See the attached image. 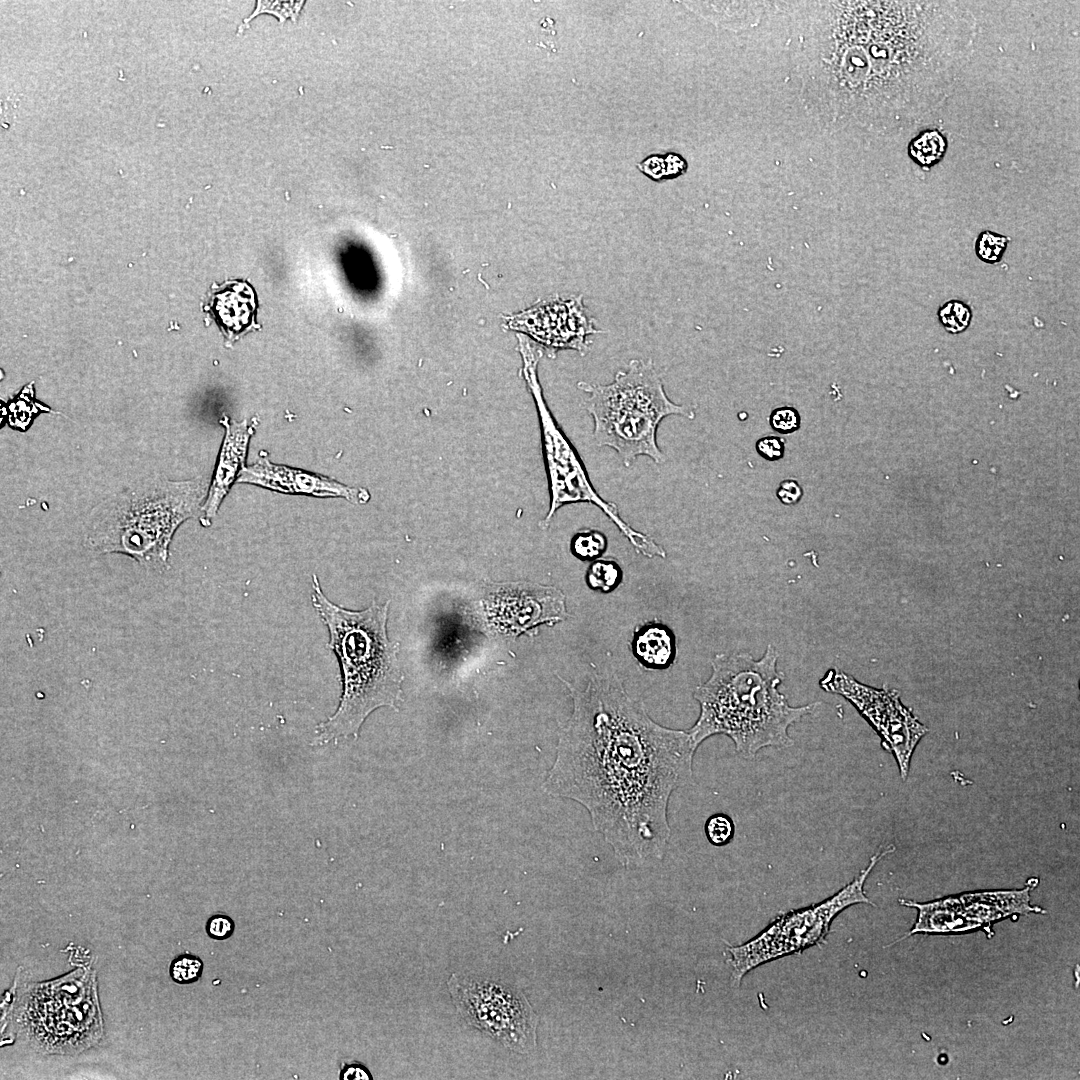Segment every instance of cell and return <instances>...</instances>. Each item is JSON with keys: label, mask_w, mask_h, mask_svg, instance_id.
Listing matches in <instances>:
<instances>
[{"label": "cell", "mask_w": 1080, "mask_h": 1080, "mask_svg": "<svg viewBox=\"0 0 1080 1080\" xmlns=\"http://www.w3.org/2000/svg\"><path fill=\"white\" fill-rule=\"evenodd\" d=\"M519 341L523 376L537 406L550 491V508L540 524L541 528L549 526L555 512L563 505L587 502L600 508L638 553L648 558H665V550L653 538L633 529L621 518L618 507L602 499L596 492L580 456L545 403L537 377L540 353L523 338Z\"/></svg>", "instance_id": "cell-7"}, {"label": "cell", "mask_w": 1080, "mask_h": 1080, "mask_svg": "<svg viewBox=\"0 0 1080 1080\" xmlns=\"http://www.w3.org/2000/svg\"><path fill=\"white\" fill-rule=\"evenodd\" d=\"M899 903L917 909L918 918L911 931L896 942L916 933H965L981 927L965 913L959 896L927 903L900 899Z\"/></svg>", "instance_id": "cell-16"}, {"label": "cell", "mask_w": 1080, "mask_h": 1080, "mask_svg": "<svg viewBox=\"0 0 1080 1080\" xmlns=\"http://www.w3.org/2000/svg\"><path fill=\"white\" fill-rule=\"evenodd\" d=\"M687 9L714 25L737 31L759 21L764 3L724 1H681Z\"/></svg>", "instance_id": "cell-18"}, {"label": "cell", "mask_w": 1080, "mask_h": 1080, "mask_svg": "<svg viewBox=\"0 0 1080 1080\" xmlns=\"http://www.w3.org/2000/svg\"><path fill=\"white\" fill-rule=\"evenodd\" d=\"M631 649L640 665L647 669L668 668L676 657V639L672 630L657 621L636 627Z\"/></svg>", "instance_id": "cell-17"}, {"label": "cell", "mask_w": 1080, "mask_h": 1080, "mask_svg": "<svg viewBox=\"0 0 1080 1080\" xmlns=\"http://www.w3.org/2000/svg\"><path fill=\"white\" fill-rule=\"evenodd\" d=\"M235 931L234 920L226 914H214L205 924V932L212 940H227Z\"/></svg>", "instance_id": "cell-28"}, {"label": "cell", "mask_w": 1080, "mask_h": 1080, "mask_svg": "<svg viewBox=\"0 0 1080 1080\" xmlns=\"http://www.w3.org/2000/svg\"><path fill=\"white\" fill-rule=\"evenodd\" d=\"M607 548L605 535L594 529L582 530L574 535L570 549L580 560L589 561L601 558Z\"/></svg>", "instance_id": "cell-22"}, {"label": "cell", "mask_w": 1080, "mask_h": 1080, "mask_svg": "<svg viewBox=\"0 0 1080 1080\" xmlns=\"http://www.w3.org/2000/svg\"><path fill=\"white\" fill-rule=\"evenodd\" d=\"M589 396L584 407L594 422L593 437L600 447L613 448L629 467L641 455L656 463L665 458L657 444V429L669 415L695 417L692 409L672 402L651 359H633L608 385L579 382Z\"/></svg>", "instance_id": "cell-6"}, {"label": "cell", "mask_w": 1080, "mask_h": 1080, "mask_svg": "<svg viewBox=\"0 0 1080 1080\" xmlns=\"http://www.w3.org/2000/svg\"><path fill=\"white\" fill-rule=\"evenodd\" d=\"M757 453L767 461H778L784 457L785 442L776 436H766L756 442Z\"/></svg>", "instance_id": "cell-29"}, {"label": "cell", "mask_w": 1080, "mask_h": 1080, "mask_svg": "<svg viewBox=\"0 0 1080 1080\" xmlns=\"http://www.w3.org/2000/svg\"><path fill=\"white\" fill-rule=\"evenodd\" d=\"M623 572L619 564L608 558H598L586 571V583L589 588L602 593H609L622 582Z\"/></svg>", "instance_id": "cell-20"}, {"label": "cell", "mask_w": 1080, "mask_h": 1080, "mask_svg": "<svg viewBox=\"0 0 1080 1080\" xmlns=\"http://www.w3.org/2000/svg\"><path fill=\"white\" fill-rule=\"evenodd\" d=\"M638 170L655 182L665 181L664 155L653 154L637 163Z\"/></svg>", "instance_id": "cell-30"}, {"label": "cell", "mask_w": 1080, "mask_h": 1080, "mask_svg": "<svg viewBox=\"0 0 1080 1080\" xmlns=\"http://www.w3.org/2000/svg\"><path fill=\"white\" fill-rule=\"evenodd\" d=\"M1009 242L1005 235L984 230L976 238L974 251L980 261L993 265L1002 260Z\"/></svg>", "instance_id": "cell-23"}, {"label": "cell", "mask_w": 1080, "mask_h": 1080, "mask_svg": "<svg viewBox=\"0 0 1080 1080\" xmlns=\"http://www.w3.org/2000/svg\"><path fill=\"white\" fill-rule=\"evenodd\" d=\"M202 481L154 479L107 498L85 522L84 544L93 552L122 553L153 571L168 567L177 528L196 515Z\"/></svg>", "instance_id": "cell-5"}, {"label": "cell", "mask_w": 1080, "mask_h": 1080, "mask_svg": "<svg viewBox=\"0 0 1080 1080\" xmlns=\"http://www.w3.org/2000/svg\"><path fill=\"white\" fill-rule=\"evenodd\" d=\"M220 422L225 426L226 432L208 496L201 508L203 525L210 524L233 482L238 479V474L244 468L250 437L254 432L246 420L236 422L224 416Z\"/></svg>", "instance_id": "cell-14"}, {"label": "cell", "mask_w": 1080, "mask_h": 1080, "mask_svg": "<svg viewBox=\"0 0 1080 1080\" xmlns=\"http://www.w3.org/2000/svg\"><path fill=\"white\" fill-rule=\"evenodd\" d=\"M486 608L493 625L509 636L529 633L541 624L553 625L568 617L561 590L530 582L496 586L486 600Z\"/></svg>", "instance_id": "cell-11"}, {"label": "cell", "mask_w": 1080, "mask_h": 1080, "mask_svg": "<svg viewBox=\"0 0 1080 1080\" xmlns=\"http://www.w3.org/2000/svg\"><path fill=\"white\" fill-rule=\"evenodd\" d=\"M665 162V180L675 179L686 173L688 164L687 161L675 152H669L664 155Z\"/></svg>", "instance_id": "cell-32"}, {"label": "cell", "mask_w": 1080, "mask_h": 1080, "mask_svg": "<svg viewBox=\"0 0 1080 1080\" xmlns=\"http://www.w3.org/2000/svg\"><path fill=\"white\" fill-rule=\"evenodd\" d=\"M769 423L774 431L781 434H790L800 428L801 417L794 407L783 406L771 412Z\"/></svg>", "instance_id": "cell-27"}, {"label": "cell", "mask_w": 1080, "mask_h": 1080, "mask_svg": "<svg viewBox=\"0 0 1080 1080\" xmlns=\"http://www.w3.org/2000/svg\"><path fill=\"white\" fill-rule=\"evenodd\" d=\"M894 850L895 847L889 845L873 855L868 866L852 882L829 898L780 914L756 937L744 944L729 946L732 983L739 986L742 978L756 967L824 943L832 921L846 908L860 903L875 906L864 892L865 881L876 864Z\"/></svg>", "instance_id": "cell-8"}, {"label": "cell", "mask_w": 1080, "mask_h": 1080, "mask_svg": "<svg viewBox=\"0 0 1080 1080\" xmlns=\"http://www.w3.org/2000/svg\"><path fill=\"white\" fill-rule=\"evenodd\" d=\"M340 1080H372L369 1069L359 1062L344 1064L339 1073Z\"/></svg>", "instance_id": "cell-33"}, {"label": "cell", "mask_w": 1080, "mask_h": 1080, "mask_svg": "<svg viewBox=\"0 0 1080 1080\" xmlns=\"http://www.w3.org/2000/svg\"><path fill=\"white\" fill-rule=\"evenodd\" d=\"M937 317L946 332L960 334L970 327L973 312L971 307L964 301L952 299L939 307Z\"/></svg>", "instance_id": "cell-21"}, {"label": "cell", "mask_w": 1080, "mask_h": 1080, "mask_svg": "<svg viewBox=\"0 0 1080 1080\" xmlns=\"http://www.w3.org/2000/svg\"><path fill=\"white\" fill-rule=\"evenodd\" d=\"M204 963L194 954L184 953L176 956L170 963L169 975L173 982L187 985L197 982L203 973Z\"/></svg>", "instance_id": "cell-24"}, {"label": "cell", "mask_w": 1080, "mask_h": 1080, "mask_svg": "<svg viewBox=\"0 0 1080 1080\" xmlns=\"http://www.w3.org/2000/svg\"><path fill=\"white\" fill-rule=\"evenodd\" d=\"M704 829L708 841L714 846H724L730 843L735 833L732 819L722 813L710 816L705 822Z\"/></svg>", "instance_id": "cell-25"}, {"label": "cell", "mask_w": 1080, "mask_h": 1080, "mask_svg": "<svg viewBox=\"0 0 1080 1080\" xmlns=\"http://www.w3.org/2000/svg\"><path fill=\"white\" fill-rule=\"evenodd\" d=\"M778 658L771 644L758 660L746 652L713 658L710 677L693 694L700 714L688 733L697 748L722 734L733 741L739 755L753 759L762 748L794 744L789 727L811 713L815 704L788 703L778 688L784 679L777 669Z\"/></svg>", "instance_id": "cell-4"}, {"label": "cell", "mask_w": 1080, "mask_h": 1080, "mask_svg": "<svg viewBox=\"0 0 1080 1080\" xmlns=\"http://www.w3.org/2000/svg\"><path fill=\"white\" fill-rule=\"evenodd\" d=\"M947 141L938 130H926L909 144L910 157L923 168L937 164L944 156Z\"/></svg>", "instance_id": "cell-19"}, {"label": "cell", "mask_w": 1080, "mask_h": 1080, "mask_svg": "<svg viewBox=\"0 0 1080 1080\" xmlns=\"http://www.w3.org/2000/svg\"><path fill=\"white\" fill-rule=\"evenodd\" d=\"M238 482L261 486L286 494L317 497H342L355 504H364L370 494L362 488H352L334 479L309 471L273 464L267 458L244 467Z\"/></svg>", "instance_id": "cell-13"}, {"label": "cell", "mask_w": 1080, "mask_h": 1080, "mask_svg": "<svg viewBox=\"0 0 1080 1080\" xmlns=\"http://www.w3.org/2000/svg\"><path fill=\"white\" fill-rule=\"evenodd\" d=\"M303 4V1H257L254 12L244 22L250 21L261 13L273 14L280 22L288 18L295 21Z\"/></svg>", "instance_id": "cell-26"}, {"label": "cell", "mask_w": 1080, "mask_h": 1080, "mask_svg": "<svg viewBox=\"0 0 1080 1080\" xmlns=\"http://www.w3.org/2000/svg\"><path fill=\"white\" fill-rule=\"evenodd\" d=\"M581 296L568 302L533 308L518 318V328L554 348H570L581 355L588 351V336L598 333L586 314Z\"/></svg>", "instance_id": "cell-12"}, {"label": "cell", "mask_w": 1080, "mask_h": 1080, "mask_svg": "<svg viewBox=\"0 0 1080 1080\" xmlns=\"http://www.w3.org/2000/svg\"><path fill=\"white\" fill-rule=\"evenodd\" d=\"M819 685L856 708L880 736L882 747L894 756L900 776L906 780L912 755L928 728L901 702L899 693L865 685L837 668L829 669Z\"/></svg>", "instance_id": "cell-10"}, {"label": "cell", "mask_w": 1080, "mask_h": 1080, "mask_svg": "<svg viewBox=\"0 0 1080 1080\" xmlns=\"http://www.w3.org/2000/svg\"><path fill=\"white\" fill-rule=\"evenodd\" d=\"M447 987L460 1017L517 1053L537 1045L538 1016L524 993L498 979L453 973Z\"/></svg>", "instance_id": "cell-9"}, {"label": "cell", "mask_w": 1080, "mask_h": 1080, "mask_svg": "<svg viewBox=\"0 0 1080 1080\" xmlns=\"http://www.w3.org/2000/svg\"><path fill=\"white\" fill-rule=\"evenodd\" d=\"M312 604L329 634L328 647L336 655L342 693L336 711L316 726L314 745L352 736L380 707L398 711L403 701L404 674L398 659L400 643L387 634L390 601H375L363 610H349L331 602L317 575L312 576Z\"/></svg>", "instance_id": "cell-3"}, {"label": "cell", "mask_w": 1080, "mask_h": 1080, "mask_svg": "<svg viewBox=\"0 0 1080 1080\" xmlns=\"http://www.w3.org/2000/svg\"><path fill=\"white\" fill-rule=\"evenodd\" d=\"M257 296L243 280L227 281L210 295L209 310L227 339H236L256 324Z\"/></svg>", "instance_id": "cell-15"}, {"label": "cell", "mask_w": 1080, "mask_h": 1080, "mask_svg": "<svg viewBox=\"0 0 1080 1080\" xmlns=\"http://www.w3.org/2000/svg\"><path fill=\"white\" fill-rule=\"evenodd\" d=\"M799 4L801 99L828 131L885 135L918 123L948 96L976 35L959 2Z\"/></svg>", "instance_id": "cell-1"}, {"label": "cell", "mask_w": 1080, "mask_h": 1080, "mask_svg": "<svg viewBox=\"0 0 1080 1080\" xmlns=\"http://www.w3.org/2000/svg\"><path fill=\"white\" fill-rule=\"evenodd\" d=\"M558 678L572 713L544 791L581 804L624 867L661 861L669 799L693 774L697 747L688 731L655 722L615 672L594 673L584 689Z\"/></svg>", "instance_id": "cell-2"}, {"label": "cell", "mask_w": 1080, "mask_h": 1080, "mask_svg": "<svg viewBox=\"0 0 1080 1080\" xmlns=\"http://www.w3.org/2000/svg\"><path fill=\"white\" fill-rule=\"evenodd\" d=\"M777 498L785 505L797 504L802 496L803 489L797 481L793 479H785L780 484L776 491Z\"/></svg>", "instance_id": "cell-31"}]
</instances>
